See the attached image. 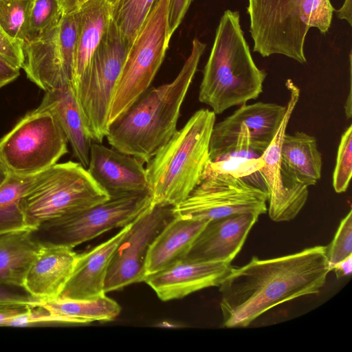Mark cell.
Here are the masks:
<instances>
[{"label":"cell","instance_id":"obj_36","mask_svg":"<svg viewBox=\"0 0 352 352\" xmlns=\"http://www.w3.org/2000/svg\"><path fill=\"white\" fill-rule=\"evenodd\" d=\"M11 287H14L0 285V307H35L40 302L25 291L16 292Z\"/></svg>","mask_w":352,"mask_h":352},{"label":"cell","instance_id":"obj_43","mask_svg":"<svg viewBox=\"0 0 352 352\" xmlns=\"http://www.w3.org/2000/svg\"><path fill=\"white\" fill-rule=\"evenodd\" d=\"M10 173L5 166L0 162V187L8 180Z\"/></svg>","mask_w":352,"mask_h":352},{"label":"cell","instance_id":"obj_8","mask_svg":"<svg viewBox=\"0 0 352 352\" xmlns=\"http://www.w3.org/2000/svg\"><path fill=\"white\" fill-rule=\"evenodd\" d=\"M67 139L55 115L37 107L0 140V162L11 175L32 176L68 153Z\"/></svg>","mask_w":352,"mask_h":352},{"label":"cell","instance_id":"obj_1","mask_svg":"<svg viewBox=\"0 0 352 352\" xmlns=\"http://www.w3.org/2000/svg\"><path fill=\"white\" fill-rule=\"evenodd\" d=\"M326 251L316 245L272 258L253 256L232 267L218 286L223 327H247L280 304L319 294L331 271Z\"/></svg>","mask_w":352,"mask_h":352},{"label":"cell","instance_id":"obj_10","mask_svg":"<svg viewBox=\"0 0 352 352\" xmlns=\"http://www.w3.org/2000/svg\"><path fill=\"white\" fill-rule=\"evenodd\" d=\"M285 111L286 105L270 102L241 105L214 124L209 146L210 162L261 156L274 137Z\"/></svg>","mask_w":352,"mask_h":352},{"label":"cell","instance_id":"obj_23","mask_svg":"<svg viewBox=\"0 0 352 352\" xmlns=\"http://www.w3.org/2000/svg\"><path fill=\"white\" fill-rule=\"evenodd\" d=\"M73 89L87 68L111 19V6L104 0H88L78 9Z\"/></svg>","mask_w":352,"mask_h":352},{"label":"cell","instance_id":"obj_2","mask_svg":"<svg viewBox=\"0 0 352 352\" xmlns=\"http://www.w3.org/2000/svg\"><path fill=\"white\" fill-rule=\"evenodd\" d=\"M206 47L197 38L170 82L148 88L120 117L106 136L111 147L147 163L175 134L182 104Z\"/></svg>","mask_w":352,"mask_h":352},{"label":"cell","instance_id":"obj_31","mask_svg":"<svg viewBox=\"0 0 352 352\" xmlns=\"http://www.w3.org/2000/svg\"><path fill=\"white\" fill-rule=\"evenodd\" d=\"M34 0H0V27L14 39L24 41L25 28Z\"/></svg>","mask_w":352,"mask_h":352},{"label":"cell","instance_id":"obj_20","mask_svg":"<svg viewBox=\"0 0 352 352\" xmlns=\"http://www.w3.org/2000/svg\"><path fill=\"white\" fill-rule=\"evenodd\" d=\"M132 222L104 242L78 254L72 274L58 298L91 299L106 295L104 287L109 263Z\"/></svg>","mask_w":352,"mask_h":352},{"label":"cell","instance_id":"obj_12","mask_svg":"<svg viewBox=\"0 0 352 352\" xmlns=\"http://www.w3.org/2000/svg\"><path fill=\"white\" fill-rule=\"evenodd\" d=\"M306 1L248 0L254 52L264 58L280 54L305 63V43L309 30L303 18Z\"/></svg>","mask_w":352,"mask_h":352},{"label":"cell","instance_id":"obj_5","mask_svg":"<svg viewBox=\"0 0 352 352\" xmlns=\"http://www.w3.org/2000/svg\"><path fill=\"white\" fill-rule=\"evenodd\" d=\"M110 198L80 163H56L34 175L21 205L32 231L50 220L72 214Z\"/></svg>","mask_w":352,"mask_h":352},{"label":"cell","instance_id":"obj_13","mask_svg":"<svg viewBox=\"0 0 352 352\" xmlns=\"http://www.w3.org/2000/svg\"><path fill=\"white\" fill-rule=\"evenodd\" d=\"M78 23L77 11L63 15L58 23L41 38L23 43L21 69L45 92L73 87Z\"/></svg>","mask_w":352,"mask_h":352},{"label":"cell","instance_id":"obj_40","mask_svg":"<svg viewBox=\"0 0 352 352\" xmlns=\"http://www.w3.org/2000/svg\"><path fill=\"white\" fill-rule=\"evenodd\" d=\"M26 307H0V326H6L10 318L23 311Z\"/></svg>","mask_w":352,"mask_h":352},{"label":"cell","instance_id":"obj_34","mask_svg":"<svg viewBox=\"0 0 352 352\" xmlns=\"http://www.w3.org/2000/svg\"><path fill=\"white\" fill-rule=\"evenodd\" d=\"M334 9L330 0H307L304 6L303 18L310 29L317 28L320 33L328 32Z\"/></svg>","mask_w":352,"mask_h":352},{"label":"cell","instance_id":"obj_35","mask_svg":"<svg viewBox=\"0 0 352 352\" xmlns=\"http://www.w3.org/2000/svg\"><path fill=\"white\" fill-rule=\"evenodd\" d=\"M23 43L10 37L0 27V56L19 69L23 63Z\"/></svg>","mask_w":352,"mask_h":352},{"label":"cell","instance_id":"obj_26","mask_svg":"<svg viewBox=\"0 0 352 352\" xmlns=\"http://www.w3.org/2000/svg\"><path fill=\"white\" fill-rule=\"evenodd\" d=\"M36 306L58 316L66 324L111 321L121 311L120 305L106 295L91 299L57 298L39 302Z\"/></svg>","mask_w":352,"mask_h":352},{"label":"cell","instance_id":"obj_16","mask_svg":"<svg viewBox=\"0 0 352 352\" xmlns=\"http://www.w3.org/2000/svg\"><path fill=\"white\" fill-rule=\"evenodd\" d=\"M258 217L254 213H241L208 221L184 259L231 263L241 250Z\"/></svg>","mask_w":352,"mask_h":352},{"label":"cell","instance_id":"obj_22","mask_svg":"<svg viewBox=\"0 0 352 352\" xmlns=\"http://www.w3.org/2000/svg\"><path fill=\"white\" fill-rule=\"evenodd\" d=\"M38 107L48 109L55 115L74 157L87 168L93 141L85 126L72 86L45 91Z\"/></svg>","mask_w":352,"mask_h":352},{"label":"cell","instance_id":"obj_18","mask_svg":"<svg viewBox=\"0 0 352 352\" xmlns=\"http://www.w3.org/2000/svg\"><path fill=\"white\" fill-rule=\"evenodd\" d=\"M231 263L196 262L184 259L151 275L144 282L162 301L179 299L197 292L218 287L229 272Z\"/></svg>","mask_w":352,"mask_h":352},{"label":"cell","instance_id":"obj_41","mask_svg":"<svg viewBox=\"0 0 352 352\" xmlns=\"http://www.w3.org/2000/svg\"><path fill=\"white\" fill-rule=\"evenodd\" d=\"M63 15L69 14L78 10L80 6L88 0H58Z\"/></svg>","mask_w":352,"mask_h":352},{"label":"cell","instance_id":"obj_3","mask_svg":"<svg viewBox=\"0 0 352 352\" xmlns=\"http://www.w3.org/2000/svg\"><path fill=\"white\" fill-rule=\"evenodd\" d=\"M267 74L252 56L240 24L239 11L226 10L217 28L203 71L199 100L221 114L256 99Z\"/></svg>","mask_w":352,"mask_h":352},{"label":"cell","instance_id":"obj_14","mask_svg":"<svg viewBox=\"0 0 352 352\" xmlns=\"http://www.w3.org/2000/svg\"><path fill=\"white\" fill-rule=\"evenodd\" d=\"M173 207L151 204L133 221L109 263L104 287L105 294L133 283L144 282L149 247L163 228L174 217Z\"/></svg>","mask_w":352,"mask_h":352},{"label":"cell","instance_id":"obj_4","mask_svg":"<svg viewBox=\"0 0 352 352\" xmlns=\"http://www.w3.org/2000/svg\"><path fill=\"white\" fill-rule=\"evenodd\" d=\"M215 120L212 110L197 111L147 162L151 204L175 206L200 182L210 163L209 146Z\"/></svg>","mask_w":352,"mask_h":352},{"label":"cell","instance_id":"obj_39","mask_svg":"<svg viewBox=\"0 0 352 352\" xmlns=\"http://www.w3.org/2000/svg\"><path fill=\"white\" fill-rule=\"evenodd\" d=\"M338 278L349 276L352 272V255L336 263L332 268Z\"/></svg>","mask_w":352,"mask_h":352},{"label":"cell","instance_id":"obj_24","mask_svg":"<svg viewBox=\"0 0 352 352\" xmlns=\"http://www.w3.org/2000/svg\"><path fill=\"white\" fill-rule=\"evenodd\" d=\"M281 164L288 175L307 186L315 185L322 174V155L315 137L302 131L285 133L281 146Z\"/></svg>","mask_w":352,"mask_h":352},{"label":"cell","instance_id":"obj_29","mask_svg":"<svg viewBox=\"0 0 352 352\" xmlns=\"http://www.w3.org/2000/svg\"><path fill=\"white\" fill-rule=\"evenodd\" d=\"M63 16L58 0H34L28 16L24 41H34L54 28Z\"/></svg>","mask_w":352,"mask_h":352},{"label":"cell","instance_id":"obj_33","mask_svg":"<svg viewBox=\"0 0 352 352\" xmlns=\"http://www.w3.org/2000/svg\"><path fill=\"white\" fill-rule=\"evenodd\" d=\"M326 255L331 271L336 263L352 255L351 210L341 220L333 241L327 246Z\"/></svg>","mask_w":352,"mask_h":352},{"label":"cell","instance_id":"obj_11","mask_svg":"<svg viewBox=\"0 0 352 352\" xmlns=\"http://www.w3.org/2000/svg\"><path fill=\"white\" fill-rule=\"evenodd\" d=\"M266 190L250 181L221 174L208 167L188 196L173 207L175 217L210 221L228 216L267 212Z\"/></svg>","mask_w":352,"mask_h":352},{"label":"cell","instance_id":"obj_42","mask_svg":"<svg viewBox=\"0 0 352 352\" xmlns=\"http://www.w3.org/2000/svg\"><path fill=\"white\" fill-rule=\"evenodd\" d=\"M337 16L340 19L346 20L350 25L351 23V0H345L342 6L336 10Z\"/></svg>","mask_w":352,"mask_h":352},{"label":"cell","instance_id":"obj_17","mask_svg":"<svg viewBox=\"0 0 352 352\" xmlns=\"http://www.w3.org/2000/svg\"><path fill=\"white\" fill-rule=\"evenodd\" d=\"M87 169L110 197L148 192L144 162L100 143H92Z\"/></svg>","mask_w":352,"mask_h":352},{"label":"cell","instance_id":"obj_6","mask_svg":"<svg viewBox=\"0 0 352 352\" xmlns=\"http://www.w3.org/2000/svg\"><path fill=\"white\" fill-rule=\"evenodd\" d=\"M129 50L111 19L89 65L74 87L82 120L93 142L101 144L107 135L110 104Z\"/></svg>","mask_w":352,"mask_h":352},{"label":"cell","instance_id":"obj_44","mask_svg":"<svg viewBox=\"0 0 352 352\" xmlns=\"http://www.w3.org/2000/svg\"><path fill=\"white\" fill-rule=\"evenodd\" d=\"M108 3H109L111 6H113L118 0H104Z\"/></svg>","mask_w":352,"mask_h":352},{"label":"cell","instance_id":"obj_19","mask_svg":"<svg viewBox=\"0 0 352 352\" xmlns=\"http://www.w3.org/2000/svg\"><path fill=\"white\" fill-rule=\"evenodd\" d=\"M77 258L78 254L69 247L41 243L26 272L23 289L40 302L58 298L72 274Z\"/></svg>","mask_w":352,"mask_h":352},{"label":"cell","instance_id":"obj_27","mask_svg":"<svg viewBox=\"0 0 352 352\" xmlns=\"http://www.w3.org/2000/svg\"><path fill=\"white\" fill-rule=\"evenodd\" d=\"M34 175L20 177L10 175L0 187V234L30 230L28 228L21 201Z\"/></svg>","mask_w":352,"mask_h":352},{"label":"cell","instance_id":"obj_15","mask_svg":"<svg viewBox=\"0 0 352 352\" xmlns=\"http://www.w3.org/2000/svg\"><path fill=\"white\" fill-rule=\"evenodd\" d=\"M285 85L289 92L285 113L274 137L261 155L264 166L259 171L267 192L269 216L276 222L294 219L305 206L309 194L308 186L291 177L281 164L283 140L300 94L291 79L287 80Z\"/></svg>","mask_w":352,"mask_h":352},{"label":"cell","instance_id":"obj_30","mask_svg":"<svg viewBox=\"0 0 352 352\" xmlns=\"http://www.w3.org/2000/svg\"><path fill=\"white\" fill-rule=\"evenodd\" d=\"M264 166L261 156L256 158L234 157L226 160L210 162L208 168L216 173L230 175L236 178L245 179L252 184L266 190L265 183L260 174V170Z\"/></svg>","mask_w":352,"mask_h":352},{"label":"cell","instance_id":"obj_21","mask_svg":"<svg viewBox=\"0 0 352 352\" xmlns=\"http://www.w3.org/2000/svg\"><path fill=\"white\" fill-rule=\"evenodd\" d=\"M208 222L174 216L149 247L145 263V278L184 259Z\"/></svg>","mask_w":352,"mask_h":352},{"label":"cell","instance_id":"obj_37","mask_svg":"<svg viewBox=\"0 0 352 352\" xmlns=\"http://www.w3.org/2000/svg\"><path fill=\"white\" fill-rule=\"evenodd\" d=\"M194 0H168V28L170 36L183 21Z\"/></svg>","mask_w":352,"mask_h":352},{"label":"cell","instance_id":"obj_7","mask_svg":"<svg viewBox=\"0 0 352 352\" xmlns=\"http://www.w3.org/2000/svg\"><path fill=\"white\" fill-rule=\"evenodd\" d=\"M168 0H157L130 47L111 102L109 125L150 87L168 47Z\"/></svg>","mask_w":352,"mask_h":352},{"label":"cell","instance_id":"obj_38","mask_svg":"<svg viewBox=\"0 0 352 352\" xmlns=\"http://www.w3.org/2000/svg\"><path fill=\"white\" fill-rule=\"evenodd\" d=\"M20 69L0 56V89L16 80Z\"/></svg>","mask_w":352,"mask_h":352},{"label":"cell","instance_id":"obj_25","mask_svg":"<svg viewBox=\"0 0 352 352\" xmlns=\"http://www.w3.org/2000/svg\"><path fill=\"white\" fill-rule=\"evenodd\" d=\"M40 247L30 230L0 234V285L23 289L26 272Z\"/></svg>","mask_w":352,"mask_h":352},{"label":"cell","instance_id":"obj_9","mask_svg":"<svg viewBox=\"0 0 352 352\" xmlns=\"http://www.w3.org/2000/svg\"><path fill=\"white\" fill-rule=\"evenodd\" d=\"M151 204L148 192L124 194L86 210L50 220L32 231L41 244L71 248L131 223Z\"/></svg>","mask_w":352,"mask_h":352},{"label":"cell","instance_id":"obj_28","mask_svg":"<svg viewBox=\"0 0 352 352\" xmlns=\"http://www.w3.org/2000/svg\"><path fill=\"white\" fill-rule=\"evenodd\" d=\"M157 0H118L111 6V19L130 48Z\"/></svg>","mask_w":352,"mask_h":352},{"label":"cell","instance_id":"obj_32","mask_svg":"<svg viewBox=\"0 0 352 352\" xmlns=\"http://www.w3.org/2000/svg\"><path fill=\"white\" fill-rule=\"evenodd\" d=\"M352 175V125L342 133L333 173V187L337 193L347 190Z\"/></svg>","mask_w":352,"mask_h":352}]
</instances>
